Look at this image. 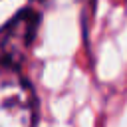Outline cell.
I'll use <instances>...</instances> for the list:
<instances>
[{"mask_svg":"<svg viewBox=\"0 0 127 127\" xmlns=\"http://www.w3.org/2000/svg\"><path fill=\"white\" fill-rule=\"evenodd\" d=\"M36 115L32 85L18 69H0V127H34Z\"/></svg>","mask_w":127,"mask_h":127,"instance_id":"6da1fadb","label":"cell"},{"mask_svg":"<svg viewBox=\"0 0 127 127\" xmlns=\"http://www.w3.org/2000/svg\"><path fill=\"white\" fill-rule=\"evenodd\" d=\"M38 26L40 14L26 8L0 28V69H18L34 44Z\"/></svg>","mask_w":127,"mask_h":127,"instance_id":"7a4b0ae2","label":"cell"}]
</instances>
